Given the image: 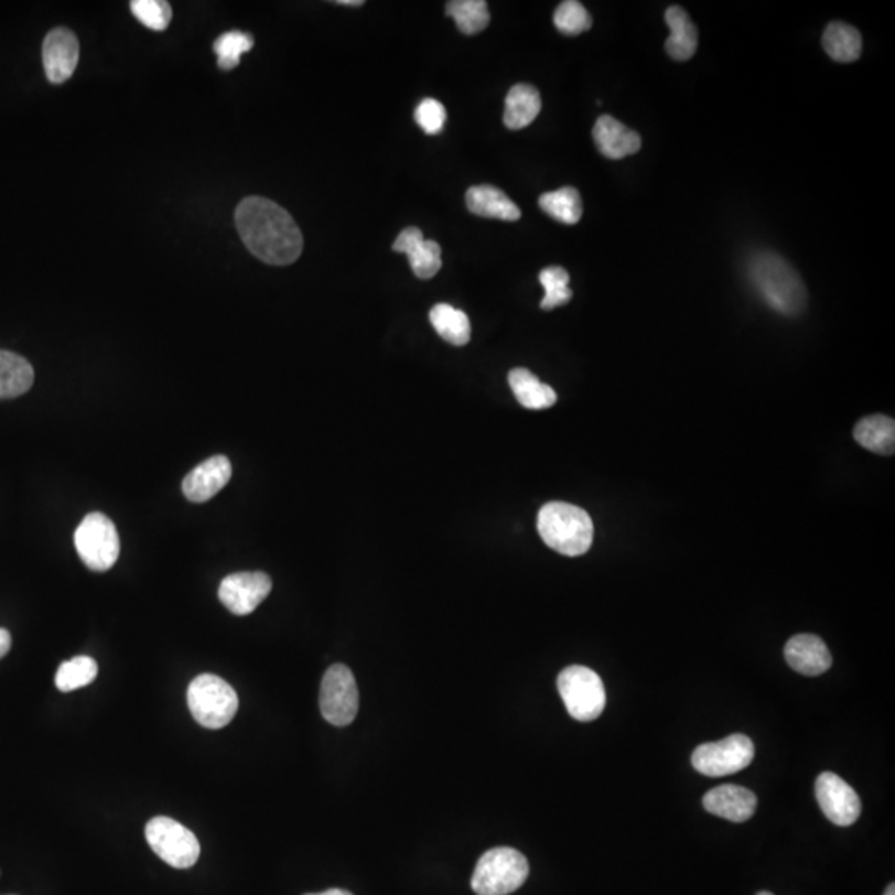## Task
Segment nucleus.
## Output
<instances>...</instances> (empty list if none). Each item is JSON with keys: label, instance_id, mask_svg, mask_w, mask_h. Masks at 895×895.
I'll list each match as a JSON object with an SVG mask.
<instances>
[{"label": "nucleus", "instance_id": "1", "mask_svg": "<svg viewBox=\"0 0 895 895\" xmlns=\"http://www.w3.org/2000/svg\"><path fill=\"white\" fill-rule=\"evenodd\" d=\"M236 228L246 248L271 266L294 265L304 238L294 217L268 197L249 196L236 207Z\"/></svg>", "mask_w": 895, "mask_h": 895}, {"label": "nucleus", "instance_id": "2", "mask_svg": "<svg viewBox=\"0 0 895 895\" xmlns=\"http://www.w3.org/2000/svg\"><path fill=\"white\" fill-rule=\"evenodd\" d=\"M748 279L759 298L781 315H798L805 311L808 292L798 272L775 252L753 255L748 262Z\"/></svg>", "mask_w": 895, "mask_h": 895}, {"label": "nucleus", "instance_id": "3", "mask_svg": "<svg viewBox=\"0 0 895 895\" xmlns=\"http://www.w3.org/2000/svg\"><path fill=\"white\" fill-rule=\"evenodd\" d=\"M538 531L552 551L569 558L585 554L594 541L591 516L569 503L552 502L542 506L538 515Z\"/></svg>", "mask_w": 895, "mask_h": 895}, {"label": "nucleus", "instance_id": "4", "mask_svg": "<svg viewBox=\"0 0 895 895\" xmlns=\"http://www.w3.org/2000/svg\"><path fill=\"white\" fill-rule=\"evenodd\" d=\"M187 707L193 719L204 729H224L238 712V693L220 677L203 673L190 683Z\"/></svg>", "mask_w": 895, "mask_h": 895}, {"label": "nucleus", "instance_id": "5", "mask_svg": "<svg viewBox=\"0 0 895 895\" xmlns=\"http://www.w3.org/2000/svg\"><path fill=\"white\" fill-rule=\"evenodd\" d=\"M528 859L513 848H495L482 855L472 877L478 895H509L528 881Z\"/></svg>", "mask_w": 895, "mask_h": 895}, {"label": "nucleus", "instance_id": "6", "mask_svg": "<svg viewBox=\"0 0 895 895\" xmlns=\"http://www.w3.org/2000/svg\"><path fill=\"white\" fill-rule=\"evenodd\" d=\"M558 689L572 719L592 722L604 712L607 702L604 683L591 668L582 665L564 668L558 677Z\"/></svg>", "mask_w": 895, "mask_h": 895}, {"label": "nucleus", "instance_id": "7", "mask_svg": "<svg viewBox=\"0 0 895 895\" xmlns=\"http://www.w3.org/2000/svg\"><path fill=\"white\" fill-rule=\"evenodd\" d=\"M75 548L91 571L105 572L114 568L120 556V538L114 521L101 513L85 516L75 531Z\"/></svg>", "mask_w": 895, "mask_h": 895}, {"label": "nucleus", "instance_id": "8", "mask_svg": "<svg viewBox=\"0 0 895 895\" xmlns=\"http://www.w3.org/2000/svg\"><path fill=\"white\" fill-rule=\"evenodd\" d=\"M144 835L154 854L171 867H193L200 859L201 845L196 835L186 826L166 816L148 821Z\"/></svg>", "mask_w": 895, "mask_h": 895}, {"label": "nucleus", "instance_id": "9", "mask_svg": "<svg viewBox=\"0 0 895 895\" xmlns=\"http://www.w3.org/2000/svg\"><path fill=\"white\" fill-rule=\"evenodd\" d=\"M755 758V745L746 735H732L722 742L705 743L693 752V768L710 778L733 775L748 768Z\"/></svg>", "mask_w": 895, "mask_h": 895}, {"label": "nucleus", "instance_id": "10", "mask_svg": "<svg viewBox=\"0 0 895 895\" xmlns=\"http://www.w3.org/2000/svg\"><path fill=\"white\" fill-rule=\"evenodd\" d=\"M322 716L334 726H347L358 713V689L354 673L345 665H332L322 679Z\"/></svg>", "mask_w": 895, "mask_h": 895}, {"label": "nucleus", "instance_id": "11", "mask_svg": "<svg viewBox=\"0 0 895 895\" xmlns=\"http://www.w3.org/2000/svg\"><path fill=\"white\" fill-rule=\"evenodd\" d=\"M271 591V578L265 572H236L223 579L217 595L224 607L233 614L249 615Z\"/></svg>", "mask_w": 895, "mask_h": 895}, {"label": "nucleus", "instance_id": "12", "mask_svg": "<svg viewBox=\"0 0 895 895\" xmlns=\"http://www.w3.org/2000/svg\"><path fill=\"white\" fill-rule=\"evenodd\" d=\"M816 798L821 811L835 826H852L861 816L858 792L834 773H822L816 779Z\"/></svg>", "mask_w": 895, "mask_h": 895}, {"label": "nucleus", "instance_id": "13", "mask_svg": "<svg viewBox=\"0 0 895 895\" xmlns=\"http://www.w3.org/2000/svg\"><path fill=\"white\" fill-rule=\"evenodd\" d=\"M80 57L77 35L65 28L48 32L42 47L45 74L54 85L65 84L74 75Z\"/></svg>", "mask_w": 895, "mask_h": 895}, {"label": "nucleus", "instance_id": "14", "mask_svg": "<svg viewBox=\"0 0 895 895\" xmlns=\"http://www.w3.org/2000/svg\"><path fill=\"white\" fill-rule=\"evenodd\" d=\"M233 466L226 456H211L184 478L183 493L190 502L206 503L228 485Z\"/></svg>", "mask_w": 895, "mask_h": 895}, {"label": "nucleus", "instance_id": "15", "mask_svg": "<svg viewBox=\"0 0 895 895\" xmlns=\"http://www.w3.org/2000/svg\"><path fill=\"white\" fill-rule=\"evenodd\" d=\"M785 657L792 670L806 677L822 676L832 665L831 651L818 635L812 634H799L789 638Z\"/></svg>", "mask_w": 895, "mask_h": 895}, {"label": "nucleus", "instance_id": "16", "mask_svg": "<svg viewBox=\"0 0 895 895\" xmlns=\"http://www.w3.org/2000/svg\"><path fill=\"white\" fill-rule=\"evenodd\" d=\"M707 811L732 822H745L755 815L758 799L743 786L723 785L707 792L703 798Z\"/></svg>", "mask_w": 895, "mask_h": 895}, {"label": "nucleus", "instance_id": "17", "mask_svg": "<svg viewBox=\"0 0 895 895\" xmlns=\"http://www.w3.org/2000/svg\"><path fill=\"white\" fill-rule=\"evenodd\" d=\"M393 251L408 256V261L417 278L431 279L440 272V245L424 239L423 233L418 228L403 229L397 241L393 242Z\"/></svg>", "mask_w": 895, "mask_h": 895}, {"label": "nucleus", "instance_id": "18", "mask_svg": "<svg viewBox=\"0 0 895 895\" xmlns=\"http://www.w3.org/2000/svg\"><path fill=\"white\" fill-rule=\"evenodd\" d=\"M592 137L595 147L608 160H622L637 153L641 148L640 134L608 115L599 117Z\"/></svg>", "mask_w": 895, "mask_h": 895}, {"label": "nucleus", "instance_id": "19", "mask_svg": "<svg viewBox=\"0 0 895 895\" xmlns=\"http://www.w3.org/2000/svg\"><path fill=\"white\" fill-rule=\"evenodd\" d=\"M466 206L476 216L488 219L518 220L521 209L508 194L492 184H479L470 187L466 193Z\"/></svg>", "mask_w": 895, "mask_h": 895}, {"label": "nucleus", "instance_id": "20", "mask_svg": "<svg viewBox=\"0 0 895 895\" xmlns=\"http://www.w3.org/2000/svg\"><path fill=\"white\" fill-rule=\"evenodd\" d=\"M665 21L670 29V35L665 42L667 54L673 61H690L699 48V31H697L695 24L679 6H671L667 9Z\"/></svg>", "mask_w": 895, "mask_h": 895}, {"label": "nucleus", "instance_id": "21", "mask_svg": "<svg viewBox=\"0 0 895 895\" xmlns=\"http://www.w3.org/2000/svg\"><path fill=\"white\" fill-rule=\"evenodd\" d=\"M542 100L538 88L528 84H518L506 97L505 120L509 130H522L529 127L541 114Z\"/></svg>", "mask_w": 895, "mask_h": 895}, {"label": "nucleus", "instance_id": "22", "mask_svg": "<svg viewBox=\"0 0 895 895\" xmlns=\"http://www.w3.org/2000/svg\"><path fill=\"white\" fill-rule=\"evenodd\" d=\"M508 380L516 400L528 410H546L558 401L554 388L542 384L528 368H513Z\"/></svg>", "mask_w": 895, "mask_h": 895}, {"label": "nucleus", "instance_id": "23", "mask_svg": "<svg viewBox=\"0 0 895 895\" xmlns=\"http://www.w3.org/2000/svg\"><path fill=\"white\" fill-rule=\"evenodd\" d=\"M854 438L862 448L877 455H894L895 421L884 414L862 418L854 428Z\"/></svg>", "mask_w": 895, "mask_h": 895}, {"label": "nucleus", "instance_id": "24", "mask_svg": "<svg viewBox=\"0 0 895 895\" xmlns=\"http://www.w3.org/2000/svg\"><path fill=\"white\" fill-rule=\"evenodd\" d=\"M34 368L21 355L0 351V400L21 397L34 385Z\"/></svg>", "mask_w": 895, "mask_h": 895}, {"label": "nucleus", "instance_id": "25", "mask_svg": "<svg viewBox=\"0 0 895 895\" xmlns=\"http://www.w3.org/2000/svg\"><path fill=\"white\" fill-rule=\"evenodd\" d=\"M434 331L448 344L463 347L472 338V324L468 315L450 304H436L430 312Z\"/></svg>", "mask_w": 895, "mask_h": 895}, {"label": "nucleus", "instance_id": "26", "mask_svg": "<svg viewBox=\"0 0 895 895\" xmlns=\"http://www.w3.org/2000/svg\"><path fill=\"white\" fill-rule=\"evenodd\" d=\"M822 47L832 61L849 64L861 57L862 37L852 25L832 22L822 35Z\"/></svg>", "mask_w": 895, "mask_h": 895}, {"label": "nucleus", "instance_id": "27", "mask_svg": "<svg viewBox=\"0 0 895 895\" xmlns=\"http://www.w3.org/2000/svg\"><path fill=\"white\" fill-rule=\"evenodd\" d=\"M539 207L559 223L578 224L582 217L581 194L571 186L542 194Z\"/></svg>", "mask_w": 895, "mask_h": 895}, {"label": "nucleus", "instance_id": "28", "mask_svg": "<svg viewBox=\"0 0 895 895\" xmlns=\"http://www.w3.org/2000/svg\"><path fill=\"white\" fill-rule=\"evenodd\" d=\"M446 14L456 22V28L465 35L479 34L492 21L485 0H453L446 4Z\"/></svg>", "mask_w": 895, "mask_h": 895}, {"label": "nucleus", "instance_id": "29", "mask_svg": "<svg viewBox=\"0 0 895 895\" xmlns=\"http://www.w3.org/2000/svg\"><path fill=\"white\" fill-rule=\"evenodd\" d=\"M98 676L97 661L91 657L72 658V660L64 661L58 668L57 676H55V686L61 692H74V690L82 689V687L90 686Z\"/></svg>", "mask_w": 895, "mask_h": 895}, {"label": "nucleus", "instance_id": "30", "mask_svg": "<svg viewBox=\"0 0 895 895\" xmlns=\"http://www.w3.org/2000/svg\"><path fill=\"white\" fill-rule=\"evenodd\" d=\"M255 47V39L246 32H226L214 42V52L217 55V65L223 71L229 72L238 67L241 57Z\"/></svg>", "mask_w": 895, "mask_h": 895}, {"label": "nucleus", "instance_id": "31", "mask_svg": "<svg viewBox=\"0 0 895 895\" xmlns=\"http://www.w3.org/2000/svg\"><path fill=\"white\" fill-rule=\"evenodd\" d=\"M569 281H571L569 272L559 266H551L539 272V282L546 291L544 299L541 301L542 311H552L571 301L572 291L569 288Z\"/></svg>", "mask_w": 895, "mask_h": 895}, {"label": "nucleus", "instance_id": "32", "mask_svg": "<svg viewBox=\"0 0 895 895\" xmlns=\"http://www.w3.org/2000/svg\"><path fill=\"white\" fill-rule=\"evenodd\" d=\"M554 25L561 34L579 35L592 28V18L581 2L565 0L556 11Z\"/></svg>", "mask_w": 895, "mask_h": 895}, {"label": "nucleus", "instance_id": "33", "mask_svg": "<svg viewBox=\"0 0 895 895\" xmlns=\"http://www.w3.org/2000/svg\"><path fill=\"white\" fill-rule=\"evenodd\" d=\"M130 8L134 18L154 32L166 31L173 18L171 6L163 0H133Z\"/></svg>", "mask_w": 895, "mask_h": 895}, {"label": "nucleus", "instance_id": "34", "mask_svg": "<svg viewBox=\"0 0 895 895\" xmlns=\"http://www.w3.org/2000/svg\"><path fill=\"white\" fill-rule=\"evenodd\" d=\"M414 121L427 134H438L446 123V108L434 98H424L414 110Z\"/></svg>", "mask_w": 895, "mask_h": 895}, {"label": "nucleus", "instance_id": "35", "mask_svg": "<svg viewBox=\"0 0 895 895\" xmlns=\"http://www.w3.org/2000/svg\"><path fill=\"white\" fill-rule=\"evenodd\" d=\"M12 638L9 630L6 628H0V658L6 657L11 650Z\"/></svg>", "mask_w": 895, "mask_h": 895}, {"label": "nucleus", "instance_id": "36", "mask_svg": "<svg viewBox=\"0 0 895 895\" xmlns=\"http://www.w3.org/2000/svg\"><path fill=\"white\" fill-rule=\"evenodd\" d=\"M305 895H354L344 888H328V891L321 892V894H305Z\"/></svg>", "mask_w": 895, "mask_h": 895}, {"label": "nucleus", "instance_id": "37", "mask_svg": "<svg viewBox=\"0 0 895 895\" xmlns=\"http://www.w3.org/2000/svg\"><path fill=\"white\" fill-rule=\"evenodd\" d=\"M337 4L352 6V8H360V6H364V2H362V0H338Z\"/></svg>", "mask_w": 895, "mask_h": 895}, {"label": "nucleus", "instance_id": "38", "mask_svg": "<svg viewBox=\"0 0 895 895\" xmlns=\"http://www.w3.org/2000/svg\"><path fill=\"white\" fill-rule=\"evenodd\" d=\"M884 895H895V885L894 884L888 885V887L885 888Z\"/></svg>", "mask_w": 895, "mask_h": 895}, {"label": "nucleus", "instance_id": "39", "mask_svg": "<svg viewBox=\"0 0 895 895\" xmlns=\"http://www.w3.org/2000/svg\"><path fill=\"white\" fill-rule=\"evenodd\" d=\"M756 895H773V894H772V892L763 891V892H759V894H756Z\"/></svg>", "mask_w": 895, "mask_h": 895}]
</instances>
